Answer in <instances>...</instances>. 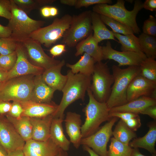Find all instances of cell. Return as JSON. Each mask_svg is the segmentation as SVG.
<instances>
[{
  "label": "cell",
  "instance_id": "6da1fadb",
  "mask_svg": "<svg viewBox=\"0 0 156 156\" xmlns=\"http://www.w3.org/2000/svg\"><path fill=\"white\" fill-rule=\"evenodd\" d=\"M68 79L62 90L63 96L55 112L52 115L53 118L64 119V112L70 104L76 101H84L86 93L90 88L92 76L80 73L74 74L70 70L67 72Z\"/></svg>",
  "mask_w": 156,
  "mask_h": 156
},
{
  "label": "cell",
  "instance_id": "7a4b0ae2",
  "mask_svg": "<svg viewBox=\"0 0 156 156\" xmlns=\"http://www.w3.org/2000/svg\"><path fill=\"white\" fill-rule=\"evenodd\" d=\"M125 1L118 0L113 5L100 4L92 7L93 12L112 18L131 28L134 33L139 34L141 32L136 21L137 15L143 8V3L140 0L134 1L133 10L129 11L125 6Z\"/></svg>",
  "mask_w": 156,
  "mask_h": 156
},
{
  "label": "cell",
  "instance_id": "3957f363",
  "mask_svg": "<svg viewBox=\"0 0 156 156\" xmlns=\"http://www.w3.org/2000/svg\"><path fill=\"white\" fill-rule=\"evenodd\" d=\"M112 69L114 82L110 94L106 102L109 109L128 102L127 92L128 86L132 80L140 73L139 66H129L122 69L113 65Z\"/></svg>",
  "mask_w": 156,
  "mask_h": 156
},
{
  "label": "cell",
  "instance_id": "277c9868",
  "mask_svg": "<svg viewBox=\"0 0 156 156\" xmlns=\"http://www.w3.org/2000/svg\"><path fill=\"white\" fill-rule=\"evenodd\" d=\"M11 1L12 16L7 26L11 31L10 37L21 42L29 38L31 34L42 27L45 22L31 18L18 8L13 0Z\"/></svg>",
  "mask_w": 156,
  "mask_h": 156
},
{
  "label": "cell",
  "instance_id": "5b68a950",
  "mask_svg": "<svg viewBox=\"0 0 156 156\" xmlns=\"http://www.w3.org/2000/svg\"><path fill=\"white\" fill-rule=\"evenodd\" d=\"M87 92L89 100L84 109L86 119L81 126L82 138L94 133L98 130L102 123L111 118L109 116L110 109L106 103H101L97 101L90 88Z\"/></svg>",
  "mask_w": 156,
  "mask_h": 156
},
{
  "label": "cell",
  "instance_id": "8992f818",
  "mask_svg": "<svg viewBox=\"0 0 156 156\" xmlns=\"http://www.w3.org/2000/svg\"><path fill=\"white\" fill-rule=\"evenodd\" d=\"M35 75L16 77L3 82L0 86V101L30 100L34 86Z\"/></svg>",
  "mask_w": 156,
  "mask_h": 156
},
{
  "label": "cell",
  "instance_id": "52a82bcc",
  "mask_svg": "<svg viewBox=\"0 0 156 156\" xmlns=\"http://www.w3.org/2000/svg\"><path fill=\"white\" fill-rule=\"evenodd\" d=\"M92 12L87 10L72 16L70 25L62 38V43L69 47H74L92 33Z\"/></svg>",
  "mask_w": 156,
  "mask_h": 156
},
{
  "label": "cell",
  "instance_id": "ba28073f",
  "mask_svg": "<svg viewBox=\"0 0 156 156\" xmlns=\"http://www.w3.org/2000/svg\"><path fill=\"white\" fill-rule=\"evenodd\" d=\"M72 18V16L68 14L60 18H55L50 25L41 27L32 33L29 38L49 48L62 38L70 25Z\"/></svg>",
  "mask_w": 156,
  "mask_h": 156
},
{
  "label": "cell",
  "instance_id": "9c48e42d",
  "mask_svg": "<svg viewBox=\"0 0 156 156\" xmlns=\"http://www.w3.org/2000/svg\"><path fill=\"white\" fill-rule=\"evenodd\" d=\"M92 80L89 88L94 97L99 102L106 103L114 82L113 76L106 63L102 61L95 63Z\"/></svg>",
  "mask_w": 156,
  "mask_h": 156
},
{
  "label": "cell",
  "instance_id": "30bf717a",
  "mask_svg": "<svg viewBox=\"0 0 156 156\" xmlns=\"http://www.w3.org/2000/svg\"><path fill=\"white\" fill-rule=\"evenodd\" d=\"M118 119L116 117H112L94 133L82 138L81 145L88 146L100 156H108L107 144L112 135L113 127Z\"/></svg>",
  "mask_w": 156,
  "mask_h": 156
},
{
  "label": "cell",
  "instance_id": "8fae6325",
  "mask_svg": "<svg viewBox=\"0 0 156 156\" xmlns=\"http://www.w3.org/2000/svg\"><path fill=\"white\" fill-rule=\"evenodd\" d=\"M20 43L28 60L36 66L45 70L58 64L61 61L48 56L44 52L41 44L31 38Z\"/></svg>",
  "mask_w": 156,
  "mask_h": 156
},
{
  "label": "cell",
  "instance_id": "7c38bea8",
  "mask_svg": "<svg viewBox=\"0 0 156 156\" xmlns=\"http://www.w3.org/2000/svg\"><path fill=\"white\" fill-rule=\"evenodd\" d=\"M25 142L5 116L0 115V143L8 153L23 150Z\"/></svg>",
  "mask_w": 156,
  "mask_h": 156
},
{
  "label": "cell",
  "instance_id": "4fadbf2b",
  "mask_svg": "<svg viewBox=\"0 0 156 156\" xmlns=\"http://www.w3.org/2000/svg\"><path fill=\"white\" fill-rule=\"evenodd\" d=\"M103 60H112L117 62L118 66H139L147 57L143 53L130 51H119L113 49L111 42L107 41L105 46L102 47Z\"/></svg>",
  "mask_w": 156,
  "mask_h": 156
},
{
  "label": "cell",
  "instance_id": "5bb4252c",
  "mask_svg": "<svg viewBox=\"0 0 156 156\" xmlns=\"http://www.w3.org/2000/svg\"><path fill=\"white\" fill-rule=\"evenodd\" d=\"M16 52L17 55L16 62L13 68L8 72L6 80L21 76L42 73L44 70L31 64L20 42H17Z\"/></svg>",
  "mask_w": 156,
  "mask_h": 156
},
{
  "label": "cell",
  "instance_id": "9a60e30c",
  "mask_svg": "<svg viewBox=\"0 0 156 156\" xmlns=\"http://www.w3.org/2000/svg\"><path fill=\"white\" fill-rule=\"evenodd\" d=\"M128 102L145 96L156 99V83L151 81L140 74L131 81L127 92Z\"/></svg>",
  "mask_w": 156,
  "mask_h": 156
},
{
  "label": "cell",
  "instance_id": "2e32d148",
  "mask_svg": "<svg viewBox=\"0 0 156 156\" xmlns=\"http://www.w3.org/2000/svg\"><path fill=\"white\" fill-rule=\"evenodd\" d=\"M60 149L50 138L45 141L28 140L25 142L23 151L24 156H56Z\"/></svg>",
  "mask_w": 156,
  "mask_h": 156
},
{
  "label": "cell",
  "instance_id": "e0dca14e",
  "mask_svg": "<svg viewBox=\"0 0 156 156\" xmlns=\"http://www.w3.org/2000/svg\"><path fill=\"white\" fill-rule=\"evenodd\" d=\"M19 102L23 110L21 116L30 118H41L52 115L58 106L53 101L42 103L28 100Z\"/></svg>",
  "mask_w": 156,
  "mask_h": 156
},
{
  "label": "cell",
  "instance_id": "ac0fdd59",
  "mask_svg": "<svg viewBox=\"0 0 156 156\" xmlns=\"http://www.w3.org/2000/svg\"><path fill=\"white\" fill-rule=\"evenodd\" d=\"M65 64V61L63 60L58 64L44 70L42 74L45 83L55 91H62L67 81V75H64L61 73L62 68Z\"/></svg>",
  "mask_w": 156,
  "mask_h": 156
},
{
  "label": "cell",
  "instance_id": "d6986e66",
  "mask_svg": "<svg viewBox=\"0 0 156 156\" xmlns=\"http://www.w3.org/2000/svg\"><path fill=\"white\" fill-rule=\"evenodd\" d=\"M64 121L66 132L70 142L76 148H78L82 138L81 115L74 112H67Z\"/></svg>",
  "mask_w": 156,
  "mask_h": 156
},
{
  "label": "cell",
  "instance_id": "ffe728a7",
  "mask_svg": "<svg viewBox=\"0 0 156 156\" xmlns=\"http://www.w3.org/2000/svg\"><path fill=\"white\" fill-rule=\"evenodd\" d=\"M75 47L76 57L85 53L92 57L96 62L103 60L102 47L98 45L92 33L78 42Z\"/></svg>",
  "mask_w": 156,
  "mask_h": 156
},
{
  "label": "cell",
  "instance_id": "44dd1931",
  "mask_svg": "<svg viewBox=\"0 0 156 156\" xmlns=\"http://www.w3.org/2000/svg\"><path fill=\"white\" fill-rule=\"evenodd\" d=\"M42 74L35 75L34 86L30 100L39 103H49L55 91L49 87L42 79Z\"/></svg>",
  "mask_w": 156,
  "mask_h": 156
},
{
  "label": "cell",
  "instance_id": "7402d4cb",
  "mask_svg": "<svg viewBox=\"0 0 156 156\" xmlns=\"http://www.w3.org/2000/svg\"><path fill=\"white\" fill-rule=\"evenodd\" d=\"M53 118L52 115L41 118H30L32 125V139L45 141L50 138V128Z\"/></svg>",
  "mask_w": 156,
  "mask_h": 156
},
{
  "label": "cell",
  "instance_id": "603a6c76",
  "mask_svg": "<svg viewBox=\"0 0 156 156\" xmlns=\"http://www.w3.org/2000/svg\"><path fill=\"white\" fill-rule=\"evenodd\" d=\"M155 105L156 99L142 96L122 105L113 107L109 109V113L128 112L139 114L147 107Z\"/></svg>",
  "mask_w": 156,
  "mask_h": 156
},
{
  "label": "cell",
  "instance_id": "cb8c5ba5",
  "mask_svg": "<svg viewBox=\"0 0 156 156\" xmlns=\"http://www.w3.org/2000/svg\"><path fill=\"white\" fill-rule=\"evenodd\" d=\"M149 129L144 136L133 139L129 145L131 148H142L151 153L156 154L155 146L156 142V122L154 121L148 123Z\"/></svg>",
  "mask_w": 156,
  "mask_h": 156
},
{
  "label": "cell",
  "instance_id": "d4e9b609",
  "mask_svg": "<svg viewBox=\"0 0 156 156\" xmlns=\"http://www.w3.org/2000/svg\"><path fill=\"white\" fill-rule=\"evenodd\" d=\"M64 119L53 118L51 122L50 138L53 142L64 151H68L70 141L66 137L63 132L62 123Z\"/></svg>",
  "mask_w": 156,
  "mask_h": 156
},
{
  "label": "cell",
  "instance_id": "484cf974",
  "mask_svg": "<svg viewBox=\"0 0 156 156\" xmlns=\"http://www.w3.org/2000/svg\"><path fill=\"white\" fill-rule=\"evenodd\" d=\"M92 28L93 36L99 43L105 40L116 41L112 31L108 29L101 20L100 14L92 12L91 13Z\"/></svg>",
  "mask_w": 156,
  "mask_h": 156
},
{
  "label": "cell",
  "instance_id": "4316f807",
  "mask_svg": "<svg viewBox=\"0 0 156 156\" xmlns=\"http://www.w3.org/2000/svg\"><path fill=\"white\" fill-rule=\"evenodd\" d=\"M5 116L25 142L32 139V125L30 118L21 116L19 118H17L8 114Z\"/></svg>",
  "mask_w": 156,
  "mask_h": 156
},
{
  "label": "cell",
  "instance_id": "83f0119b",
  "mask_svg": "<svg viewBox=\"0 0 156 156\" xmlns=\"http://www.w3.org/2000/svg\"><path fill=\"white\" fill-rule=\"evenodd\" d=\"M96 62L94 59L87 54L84 53L79 60L74 64H66L74 74L80 73L87 76H92Z\"/></svg>",
  "mask_w": 156,
  "mask_h": 156
},
{
  "label": "cell",
  "instance_id": "f1b7e54d",
  "mask_svg": "<svg viewBox=\"0 0 156 156\" xmlns=\"http://www.w3.org/2000/svg\"><path fill=\"white\" fill-rule=\"evenodd\" d=\"M112 32L114 37L118 40L121 44L120 49L122 51L143 53L140 47L138 37L134 34L124 35Z\"/></svg>",
  "mask_w": 156,
  "mask_h": 156
},
{
  "label": "cell",
  "instance_id": "f546056e",
  "mask_svg": "<svg viewBox=\"0 0 156 156\" xmlns=\"http://www.w3.org/2000/svg\"><path fill=\"white\" fill-rule=\"evenodd\" d=\"M112 135L118 141L127 145L131 140L137 138L136 133L131 130L121 120L116 125L112 131Z\"/></svg>",
  "mask_w": 156,
  "mask_h": 156
},
{
  "label": "cell",
  "instance_id": "4dcf8cb0",
  "mask_svg": "<svg viewBox=\"0 0 156 156\" xmlns=\"http://www.w3.org/2000/svg\"><path fill=\"white\" fill-rule=\"evenodd\" d=\"M142 52L147 57H156V38L155 36L141 34L138 37Z\"/></svg>",
  "mask_w": 156,
  "mask_h": 156
},
{
  "label": "cell",
  "instance_id": "1f68e13d",
  "mask_svg": "<svg viewBox=\"0 0 156 156\" xmlns=\"http://www.w3.org/2000/svg\"><path fill=\"white\" fill-rule=\"evenodd\" d=\"M139 66L140 75L151 81L156 83V61L155 59L146 57Z\"/></svg>",
  "mask_w": 156,
  "mask_h": 156
},
{
  "label": "cell",
  "instance_id": "d6a6232c",
  "mask_svg": "<svg viewBox=\"0 0 156 156\" xmlns=\"http://www.w3.org/2000/svg\"><path fill=\"white\" fill-rule=\"evenodd\" d=\"M110 140L108 156H131L133 148L129 145L124 144L114 137Z\"/></svg>",
  "mask_w": 156,
  "mask_h": 156
},
{
  "label": "cell",
  "instance_id": "836d02e7",
  "mask_svg": "<svg viewBox=\"0 0 156 156\" xmlns=\"http://www.w3.org/2000/svg\"><path fill=\"white\" fill-rule=\"evenodd\" d=\"M100 16L103 22L110 27L113 32L124 35L134 34L132 29L126 25L104 15Z\"/></svg>",
  "mask_w": 156,
  "mask_h": 156
},
{
  "label": "cell",
  "instance_id": "e575fe53",
  "mask_svg": "<svg viewBox=\"0 0 156 156\" xmlns=\"http://www.w3.org/2000/svg\"><path fill=\"white\" fill-rule=\"evenodd\" d=\"M20 9L26 14L29 13L34 9L43 6L42 0H13Z\"/></svg>",
  "mask_w": 156,
  "mask_h": 156
},
{
  "label": "cell",
  "instance_id": "d590c367",
  "mask_svg": "<svg viewBox=\"0 0 156 156\" xmlns=\"http://www.w3.org/2000/svg\"><path fill=\"white\" fill-rule=\"evenodd\" d=\"M17 44L10 37L0 38V54L6 55L16 51Z\"/></svg>",
  "mask_w": 156,
  "mask_h": 156
},
{
  "label": "cell",
  "instance_id": "8d00e7d4",
  "mask_svg": "<svg viewBox=\"0 0 156 156\" xmlns=\"http://www.w3.org/2000/svg\"><path fill=\"white\" fill-rule=\"evenodd\" d=\"M17 59L16 51L6 55L0 54V67L8 72L14 67Z\"/></svg>",
  "mask_w": 156,
  "mask_h": 156
},
{
  "label": "cell",
  "instance_id": "74e56055",
  "mask_svg": "<svg viewBox=\"0 0 156 156\" xmlns=\"http://www.w3.org/2000/svg\"><path fill=\"white\" fill-rule=\"evenodd\" d=\"M143 33L154 36H156V19L150 15L148 19L144 22L142 27Z\"/></svg>",
  "mask_w": 156,
  "mask_h": 156
},
{
  "label": "cell",
  "instance_id": "f35d334b",
  "mask_svg": "<svg viewBox=\"0 0 156 156\" xmlns=\"http://www.w3.org/2000/svg\"><path fill=\"white\" fill-rule=\"evenodd\" d=\"M11 16V0H0V17L9 20Z\"/></svg>",
  "mask_w": 156,
  "mask_h": 156
},
{
  "label": "cell",
  "instance_id": "ab89813d",
  "mask_svg": "<svg viewBox=\"0 0 156 156\" xmlns=\"http://www.w3.org/2000/svg\"><path fill=\"white\" fill-rule=\"evenodd\" d=\"M111 0H77L75 6L76 9H79L82 7H88L90 5L100 4H111Z\"/></svg>",
  "mask_w": 156,
  "mask_h": 156
},
{
  "label": "cell",
  "instance_id": "60d3db41",
  "mask_svg": "<svg viewBox=\"0 0 156 156\" xmlns=\"http://www.w3.org/2000/svg\"><path fill=\"white\" fill-rule=\"evenodd\" d=\"M23 108L19 102L13 101L11 109L7 114L15 118L21 117L23 112Z\"/></svg>",
  "mask_w": 156,
  "mask_h": 156
},
{
  "label": "cell",
  "instance_id": "b9f144b4",
  "mask_svg": "<svg viewBox=\"0 0 156 156\" xmlns=\"http://www.w3.org/2000/svg\"><path fill=\"white\" fill-rule=\"evenodd\" d=\"M110 118L116 117L120 118L123 121L139 116L138 114L128 112H114L109 113Z\"/></svg>",
  "mask_w": 156,
  "mask_h": 156
},
{
  "label": "cell",
  "instance_id": "7bdbcfd3",
  "mask_svg": "<svg viewBox=\"0 0 156 156\" xmlns=\"http://www.w3.org/2000/svg\"><path fill=\"white\" fill-rule=\"evenodd\" d=\"M124 122L131 130L134 132L137 131L141 125V120L139 116Z\"/></svg>",
  "mask_w": 156,
  "mask_h": 156
},
{
  "label": "cell",
  "instance_id": "ee69618b",
  "mask_svg": "<svg viewBox=\"0 0 156 156\" xmlns=\"http://www.w3.org/2000/svg\"><path fill=\"white\" fill-rule=\"evenodd\" d=\"M66 51L65 45L60 44L53 47L50 49L49 52L53 57H56L61 55Z\"/></svg>",
  "mask_w": 156,
  "mask_h": 156
},
{
  "label": "cell",
  "instance_id": "f6af8a7d",
  "mask_svg": "<svg viewBox=\"0 0 156 156\" xmlns=\"http://www.w3.org/2000/svg\"><path fill=\"white\" fill-rule=\"evenodd\" d=\"M140 114L147 115L155 120L156 119V105L147 107L142 110Z\"/></svg>",
  "mask_w": 156,
  "mask_h": 156
},
{
  "label": "cell",
  "instance_id": "bcb514c9",
  "mask_svg": "<svg viewBox=\"0 0 156 156\" xmlns=\"http://www.w3.org/2000/svg\"><path fill=\"white\" fill-rule=\"evenodd\" d=\"M12 106V103L9 101H0V115H6L10 111Z\"/></svg>",
  "mask_w": 156,
  "mask_h": 156
},
{
  "label": "cell",
  "instance_id": "7dc6e473",
  "mask_svg": "<svg viewBox=\"0 0 156 156\" xmlns=\"http://www.w3.org/2000/svg\"><path fill=\"white\" fill-rule=\"evenodd\" d=\"M143 8L151 11L156 10V0H146L143 3Z\"/></svg>",
  "mask_w": 156,
  "mask_h": 156
},
{
  "label": "cell",
  "instance_id": "c3c4849f",
  "mask_svg": "<svg viewBox=\"0 0 156 156\" xmlns=\"http://www.w3.org/2000/svg\"><path fill=\"white\" fill-rule=\"evenodd\" d=\"M11 33V30L8 27L3 26L0 24V38L9 37Z\"/></svg>",
  "mask_w": 156,
  "mask_h": 156
},
{
  "label": "cell",
  "instance_id": "681fc988",
  "mask_svg": "<svg viewBox=\"0 0 156 156\" xmlns=\"http://www.w3.org/2000/svg\"><path fill=\"white\" fill-rule=\"evenodd\" d=\"M50 6L47 5L44 6L40 9V12L42 16L45 18H48L50 16Z\"/></svg>",
  "mask_w": 156,
  "mask_h": 156
},
{
  "label": "cell",
  "instance_id": "f907efd6",
  "mask_svg": "<svg viewBox=\"0 0 156 156\" xmlns=\"http://www.w3.org/2000/svg\"><path fill=\"white\" fill-rule=\"evenodd\" d=\"M77 0H60V3L62 4L71 6H75Z\"/></svg>",
  "mask_w": 156,
  "mask_h": 156
},
{
  "label": "cell",
  "instance_id": "816d5d0a",
  "mask_svg": "<svg viewBox=\"0 0 156 156\" xmlns=\"http://www.w3.org/2000/svg\"><path fill=\"white\" fill-rule=\"evenodd\" d=\"M8 71L0 67V81L4 82L6 80Z\"/></svg>",
  "mask_w": 156,
  "mask_h": 156
},
{
  "label": "cell",
  "instance_id": "f5cc1de1",
  "mask_svg": "<svg viewBox=\"0 0 156 156\" xmlns=\"http://www.w3.org/2000/svg\"><path fill=\"white\" fill-rule=\"evenodd\" d=\"M8 156H24L23 150H19L8 153Z\"/></svg>",
  "mask_w": 156,
  "mask_h": 156
},
{
  "label": "cell",
  "instance_id": "db71d44e",
  "mask_svg": "<svg viewBox=\"0 0 156 156\" xmlns=\"http://www.w3.org/2000/svg\"><path fill=\"white\" fill-rule=\"evenodd\" d=\"M131 156H146L142 154L138 148H133L131 153ZM151 156H156L155 154L152 155Z\"/></svg>",
  "mask_w": 156,
  "mask_h": 156
},
{
  "label": "cell",
  "instance_id": "11a10c76",
  "mask_svg": "<svg viewBox=\"0 0 156 156\" xmlns=\"http://www.w3.org/2000/svg\"><path fill=\"white\" fill-rule=\"evenodd\" d=\"M84 150L89 154L90 156H100L95 152L92 149L86 146H83Z\"/></svg>",
  "mask_w": 156,
  "mask_h": 156
},
{
  "label": "cell",
  "instance_id": "9f6ffc18",
  "mask_svg": "<svg viewBox=\"0 0 156 156\" xmlns=\"http://www.w3.org/2000/svg\"><path fill=\"white\" fill-rule=\"evenodd\" d=\"M50 11L51 16H55L58 14V10L55 7H50Z\"/></svg>",
  "mask_w": 156,
  "mask_h": 156
},
{
  "label": "cell",
  "instance_id": "6f0895ef",
  "mask_svg": "<svg viewBox=\"0 0 156 156\" xmlns=\"http://www.w3.org/2000/svg\"><path fill=\"white\" fill-rule=\"evenodd\" d=\"M8 153L0 143V156H8Z\"/></svg>",
  "mask_w": 156,
  "mask_h": 156
},
{
  "label": "cell",
  "instance_id": "680465c9",
  "mask_svg": "<svg viewBox=\"0 0 156 156\" xmlns=\"http://www.w3.org/2000/svg\"><path fill=\"white\" fill-rule=\"evenodd\" d=\"M56 156H68V154L66 151L60 148L59 153Z\"/></svg>",
  "mask_w": 156,
  "mask_h": 156
},
{
  "label": "cell",
  "instance_id": "91938a15",
  "mask_svg": "<svg viewBox=\"0 0 156 156\" xmlns=\"http://www.w3.org/2000/svg\"><path fill=\"white\" fill-rule=\"evenodd\" d=\"M3 82H2V81H0V86H1V85L3 83Z\"/></svg>",
  "mask_w": 156,
  "mask_h": 156
}]
</instances>
